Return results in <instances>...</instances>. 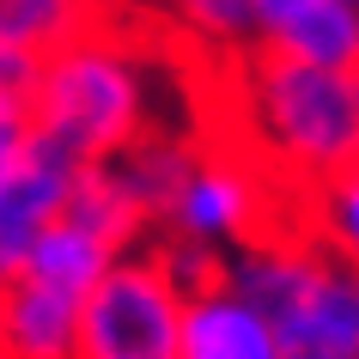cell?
Returning a JSON list of instances; mask_svg holds the SVG:
<instances>
[{
  "instance_id": "cell-1",
  "label": "cell",
  "mask_w": 359,
  "mask_h": 359,
  "mask_svg": "<svg viewBox=\"0 0 359 359\" xmlns=\"http://www.w3.org/2000/svg\"><path fill=\"white\" fill-rule=\"evenodd\" d=\"M213 67L226 86L213 104L219 140L256 158L286 201L317 189L329 170L359 152V104L341 67H311L268 49H238Z\"/></svg>"
},
{
  "instance_id": "cell-2",
  "label": "cell",
  "mask_w": 359,
  "mask_h": 359,
  "mask_svg": "<svg viewBox=\"0 0 359 359\" xmlns=\"http://www.w3.org/2000/svg\"><path fill=\"white\" fill-rule=\"evenodd\" d=\"M152 25L140 13H116L67 43L43 49L37 86H31V122L37 140L61 147L74 165H110L116 152L147 128L170 122L158 110L152 79Z\"/></svg>"
},
{
  "instance_id": "cell-3",
  "label": "cell",
  "mask_w": 359,
  "mask_h": 359,
  "mask_svg": "<svg viewBox=\"0 0 359 359\" xmlns=\"http://www.w3.org/2000/svg\"><path fill=\"white\" fill-rule=\"evenodd\" d=\"M226 280L268 317L280 359H359V268L329 256L292 213L226 250Z\"/></svg>"
},
{
  "instance_id": "cell-4",
  "label": "cell",
  "mask_w": 359,
  "mask_h": 359,
  "mask_svg": "<svg viewBox=\"0 0 359 359\" xmlns=\"http://www.w3.org/2000/svg\"><path fill=\"white\" fill-rule=\"evenodd\" d=\"M286 213H292V201L274 189V177H268L256 158H244L231 140L208 134V140H201V158H195L189 177L177 183L165 219L152 231L183 238V244H208V250L226 256V250L250 244L256 231L280 226Z\"/></svg>"
},
{
  "instance_id": "cell-5",
  "label": "cell",
  "mask_w": 359,
  "mask_h": 359,
  "mask_svg": "<svg viewBox=\"0 0 359 359\" xmlns=\"http://www.w3.org/2000/svg\"><path fill=\"white\" fill-rule=\"evenodd\" d=\"M177 335H183V292L140 244L122 250L86 292L74 359H177Z\"/></svg>"
},
{
  "instance_id": "cell-6",
  "label": "cell",
  "mask_w": 359,
  "mask_h": 359,
  "mask_svg": "<svg viewBox=\"0 0 359 359\" xmlns=\"http://www.w3.org/2000/svg\"><path fill=\"white\" fill-rule=\"evenodd\" d=\"M250 49L311 67H353L359 61V0H244Z\"/></svg>"
},
{
  "instance_id": "cell-7",
  "label": "cell",
  "mask_w": 359,
  "mask_h": 359,
  "mask_svg": "<svg viewBox=\"0 0 359 359\" xmlns=\"http://www.w3.org/2000/svg\"><path fill=\"white\" fill-rule=\"evenodd\" d=\"M79 165L49 140H31L13 170H0V280L25 262V250L61 219L67 195H74Z\"/></svg>"
},
{
  "instance_id": "cell-8",
  "label": "cell",
  "mask_w": 359,
  "mask_h": 359,
  "mask_svg": "<svg viewBox=\"0 0 359 359\" xmlns=\"http://www.w3.org/2000/svg\"><path fill=\"white\" fill-rule=\"evenodd\" d=\"M86 292L6 274L0 280V359H74Z\"/></svg>"
},
{
  "instance_id": "cell-9",
  "label": "cell",
  "mask_w": 359,
  "mask_h": 359,
  "mask_svg": "<svg viewBox=\"0 0 359 359\" xmlns=\"http://www.w3.org/2000/svg\"><path fill=\"white\" fill-rule=\"evenodd\" d=\"M177 359H280L274 329L231 280H213L183 299Z\"/></svg>"
},
{
  "instance_id": "cell-10",
  "label": "cell",
  "mask_w": 359,
  "mask_h": 359,
  "mask_svg": "<svg viewBox=\"0 0 359 359\" xmlns=\"http://www.w3.org/2000/svg\"><path fill=\"white\" fill-rule=\"evenodd\" d=\"M201 140H208V128H183V122H158V128H147L140 140H128V147L110 158L116 183L128 189V201L140 213H147V226H158L170 208V195H177V183L189 177V165L201 158Z\"/></svg>"
},
{
  "instance_id": "cell-11",
  "label": "cell",
  "mask_w": 359,
  "mask_h": 359,
  "mask_svg": "<svg viewBox=\"0 0 359 359\" xmlns=\"http://www.w3.org/2000/svg\"><path fill=\"white\" fill-rule=\"evenodd\" d=\"M147 25H165L183 49H201L208 61H226L250 49V13L244 0H134Z\"/></svg>"
},
{
  "instance_id": "cell-12",
  "label": "cell",
  "mask_w": 359,
  "mask_h": 359,
  "mask_svg": "<svg viewBox=\"0 0 359 359\" xmlns=\"http://www.w3.org/2000/svg\"><path fill=\"white\" fill-rule=\"evenodd\" d=\"M61 219H74V226H86L92 238H104L116 256H122V250H140V244H147V231H152L147 213L128 201V189L116 183L110 165H79L74 195H67Z\"/></svg>"
},
{
  "instance_id": "cell-13",
  "label": "cell",
  "mask_w": 359,
  "mask_h": 359,
  "mask_svg": "<svg viewBox=\"0 0 359 359\" xmlns=\"http://www.w3.org/2000/svg\"><path fill=\"white\" fill-rule=\"evenodd\" d=\"M292 219H299L329 256H341V262L359 268V152L341 170H329L317 189H304L299 201H292Z\"/></svg>"
},
{
  "instance_id": "cell-14",
  "label": "cell",
  "mask_w": 359,
  "mask_h": 359,
  "mask_svg": "<svg viewBox=\"0 0 359 359\" xmlns=\"http://www.w3.org/2000/svg\"><path fill=\"white\" fill-rule=\"evenodd\" d=\"M110 262H116V250L104 244V238H92V231L74 226V219H55L37 244L25 250V262L13 268V274H31V280L67 286V292H92L97 274H104Z\"/></svg>"
},
{
  "instance_id": "cell-15",
  "label": "cell",
  "mask_w": 359,
  "mask_h": 359,
  "mask_svg": "<svg viewBox=\"0 0 359 359\" xmlns=\"http://www.w3.org/2000/svg\"><path fill=\"white\" fill-rule=\"evenodd\" d=\"M116 13H134V0H0V31L25 49H55L74 31L97 19H116Z\"/></svg>"
},
{
  "instance_id": "cell-16",
  "label": "cell",
  "mask_w": 359,
  "mask_h": 359,
  "mask_svg": "<svg viewBox=\"0 0 359 359\" xmlns=\"http://www.w3.org/2000/svg\"><path fill=\"white\" fill-rule=\"evenodd\" d=\"M147 250H152V262L165 268V280L189 299V292H201V286L213 280H226V256L208 244H183V238H165V231H147Z\"/></svg>"
},
{
  "instance_id": "cell-17",
  "label": "cell",
  "mask_w": 359,
  "mask_h": 359,
  "mask_svg": "<svg viewBox=\"0 0 359 359\" xmlns=\"http://www.w3.org/2000/svg\"><path fill=\"white\" fill-rule=\"evenodd\" d=\"M31 140H37V122H31V97L0 92V170H13V165H19Z\"/></svg>"
},
{
  "instance_id": "cell-18",
  "label": "cell",
  "mask_w": 359,
  "mask_h": 359,
  "mask_svg": "<svg viewBox=\"0 0 359 359\" xmlns=\"http://www.w3.org/2000/svg\"><path fill=\"white\" fill-rule=\"evenodd\" d=\"M37 49H25V43H13L6 31H0V92H19L31 97V86H37Z\"/></svg>"
},
{
  "instance_id": "cell-19",
  "label": "cell",
  "mask_w": 359,
  "mask_h": 359,
  "mask_svg": "<svg viewBox=\"0 0 359 359\" xmlns=\"http://www.w3.org/2000/svg\"><path fill=\"white\" fill-rule=\"evenodd\" d=\"M347 79H353V104H359V61H353V67H347Z\"/></svg>"
}]
</instances>
